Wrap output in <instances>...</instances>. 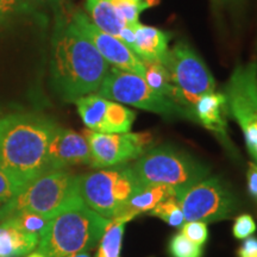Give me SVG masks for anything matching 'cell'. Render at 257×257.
Instances as JSON below:
<instances>
[{
  "instance_id": "12",
  "label": "cell",
  "mask_w": 257,
  "mask_h": 257,
  "mask_svg": "<svg viewBox=\"0 0 257 257\" xmlns=\"http://www.w3.org/2000/svg\"><path fill=\"white\" fill-rule=\"evenodd\" d=\"M69 22L83 37L91 42L108 64L113 66L114 68L144 76L146 67L143 61L135 55L119 38L106 34L96 28L85 12L75 11Z\"/></svg>"
},
{
  "instance_id": "27",
  "label": "cell",
  "mask_w": 257,
  "mask_h": 257,
  "mask_svg": "<svg viewBox=\"0 0 257 257\" xmlns=\"http://www.w3.org/2000/svg\"><path fill=\"white\" fill-rule=\"evenodd\" d=\"M169 255L172 257H202V246L186 238L181 232L176 233L169 240Z\"/></svg>"
},
{
  "instance_id": "16",
  "label": "cell",
  "mask_w": 257,
  "mask_h": 257,
  "mask_svg": "<svg viewBox=\"0 0 257 257\" xmlns=\"http://www.w3.org/2000/svg\"><path fill=\"white\" fill-rule=\"evenodd\" d=\"M169 198H178L175 189L166 185H144L137 189L136 193L127 201L126 206L121 214L117 218H121L125 221H130L135 217L154 210L160 202Z\"/></svg>"
},
{
  "instance_id": "28",
  "label": "cell",
  "mask_w": 257,
  "mask_h": 257,
  "mask_svg": "<svg viewBox=\"0 0 257 257\" xmlns=\"http://www.w3.org/2000/svg\"><path fill=\"white\" fill-rule=\"evenodd\" d=\"M181 233L194 244L204 246L208 238L207 224L204 221H186L181 226Z\"/></svg>"
},
{
  "instance_id": "5",
  "label": "cell",
  "mask_w": 257,
  "mask_h": 257,
  "mask_svg": "<svg viewBox=\"0 0 257 257\" xmlns=\"http://www.w3.org/2000/svg\"><path fill=\"white\" fill-rule=\"evenodd\" d=\"M131 166L142 186L166 185L175 189L178 195L210 176L206 165L172 146L150 148Z\"/></svg>"
},
{
  "instance_id": "29",
  "label": "cell",
  "mask_w": 257,
  "mask_h": 257,
  "mask_svg": "<svg viewBox=\"0 0 257 257\" xmlns=\"http://www.w3.org/2000/svg\"><path fill=\"white\" fill-rule=\"evenodd\" d=\"M256 231V223L250 214H240L234 219L232 226V233L234 238L244 240L251 237Z\"/></svg>"
},
{
  "instance_id": "10",
  "label": "cell",
  "mask_w": 257,
  "mask_h": 257,
  "mask_svg": "<svg viewBox=\"0 0 257 257\" xmlns=\"http://www.w3.org/2000/svg\"><path fill=\"white\" fill-rule=\"evenodd\" d=\"M186 221L229 219L238 208L236 195L216 176H207L178 195Z\"/></svg>"
},
{
  "instance_id": "26",
  "label": "cell",
  "mask_w": 257,
  "mask_h": 257,
  "mask_svg": "<svg viewBox=\"0 0 257 257\" xmlns=\"http://www.w3.org/2000/svg\"><path fill=\"white\" fill-rule=\"evenodd\" d=\"M34 6L25 0H0V29L8 27L16 19L34 11Z\"/></svg>"
},
{
  "instance_id": "1",
  "label": "cell",
  "mask_w": 257,
  "mask_h": 257,
  "mask_svg": "<svg viewBox=\"0 0 257 257\" xmlns=\"http://www.w3.org/2000/svg\"><path fill=\"white\" fill-rule=\"evenodd\" d=\"M110 70L99 51L69 21L60 19L51 38L50 74L54 88L64 101L98 92Z\"/></svg>"
},
{
  "instance_id": "22",
  "label": "cell",
  "mask_w": 257,
  "mask_h": 257,
  "mask_svg": "<svg viewBox=\"0 0 257 257\" xmlns=\"http://www.w3.org/2000/svg\"><path fill=\"white\" fill-rule=\"evenodd\" d=\"M144 67H146V73L143 78L147 85L157 94L174 101V87L165 64L161 62H147L144 63Z\"/></svg>"
},
{
  "instance_id": "35",
  "label": "cell",
  "mask_w": 257,
  "mask_h": 257,
  "mask_svg": "<svg viewBox=\"0 0 257 257\" xmlns=\"http://www.w3.org/2000/svg\"><path fill=\"white\" fill-rule=\"evenodd\" d=\"M27 257H46L43 255V253L40 252V251H35V252H30L28 253Z\"/></svg>"
},
{
  "instance_id": "8",
  "label": "cell",
  "mask_w": 257,
  "mask_h": 257,
  "mask_svg": "<svg viewBox=\"0 0 257 257\" xmlns=\"http://www.w3.org/2000/svg\"><path fill=\"white\" fill-rule=\"evenodd\" d=\"M96 94L108 100L134 106L165 118H185L192 120L191 114L185 108L169 98L154 92L147 85L143 76L114 67L108 70Z\"/></svg>"
},
{
  "instance_id": "36",
  "label": "cell",
  "mask_w": 257,
  "mask_h": 257,
  "mask_svg": "<svg viewBox=\"0 0 257 257\" xmlns=\"http://www.w3.org/2000/svg\"><path fill=\"white\" fill-rule=\"evenodd\" d=\"M214 2H218L219 4H232V3L238 2V0H214Z\"/></svg>"
},
{
  "instance_id": "18",
  "label": "cell",
  "mask_w": 257,
  "mask_h": 257,
  "mask_svg": "<svg viewBox=\"0 0 257 257\" xmlns=\"http://www.w3.org/2000/svg\"><path fill=\"white\" fill-rule=\"evenodd\" d=\"M85 9L96 28L117 38L125 25H127L118 15L111 0H86Z\"/></svg>"
},
{
  "instance_id": "7",
  "label": "cell",
  "mask_w": 257,
  "mask_h": 257,
  "mask_svg": "<svg viewBox=\"0 0 257 257\" xmlns=\"http://www.w3.org/2000/svg\"><path fill=\"white\" fill-rule=\"evenodd\" d=\"M163 64L174 87V101L192 117V108L198 99L216 91V80L211 70L185 41H179L168 50Z\"/></svg>"
},
{
  "instance_id": "11",
  "label": "cell",
  "mask_w": 257,
  "mask_h": 257,
  "mask_svg": "<svg viewBox=\"0 0 257 257\" xmlns=\"http://www.w3.org/2000/svg\"><path fill=\"white\" fill-rule=\"evenodd\" d=\"M91 152V167L96 169L127 165L143 156L153 146L154 137L149 133L101 134L83 131Z\"/></svg>"
},
{
  "instance_id": "20",
  "label": "cell",
  "mask_w": 257,
  "mask_h": 257,
  "mask_svg": "<svg viewBox=\"0 0 257 257\" xmlns=\"http://www.w3.org/2000/svg\"><path fill=\"white\" fill-rule=\"evenodd\" d=\"M136 112L127 108L119 102L108 100L106 113L102 120L101 134H125L130 133L135 119Z\"/></svg>"
},
{
  "instance_id": "21",
  "label": "cell",
  "mask_w": 257,
  "mask_h": 257,
  "mask_svg": "<svg viewBox=\"0 0 257 257\" xmlns=\"http://www.w3.org/2000/svg\"><path fill=\"white\" fill-rule=\"evenodd\" d=\"M125 224L126 221L121 218H114L108 223L98 244L96 257H120Z\"/></svg>"
},
{
  "instance_id": "24",
  "label": "cell",
  "mask_w": 257,
  "mask_h": 257,
  "mask_svg": "<svg viewBox=\"0 0 257 257\" xmlns=\"http://www.w3.org/2000/svg\"><path fill=\"white\" fill-rule=\"evenodd\" d=\"M118 15L127 25L140 23V15L160 4V0H111Z\"/></svg>"
},
{
  "instance_id": "2",
  "label": "cell",
  "mask_w": 257,
  "mask_h": 257,
  "mask_svg": "<svg viewBox=\"0 0 257 257\" xmlns=\"http://www.w3.org/2000/svg\"><path fill=\"white\" fill-rule=\"evenodd\" d=\"M57 124L40 113L0 118V170L19 192L48 170V148Z\"/></svg>"
},
{
  "instance_id": "14",
  "label": "cell",
  "mask_w": 257,
  "mask_h": 257,
  "mask_svg": "<svg viewBox=\"0 0 257 257\" xmlns=\"http://www.w3.org/2000/svg\"><path fill=\"white\" fill-rule=\"evenodd\" d=\"M226 115V99L224 93L216 91L200 96L192 108L193 121H198L207 130L218 135L227 149L233 153L232 143L227 136Z\"/></svg>"
},
{
  "instance_id": "31",
  "label": "cell",
  "mask_w": 257,
  "mask_h": 257,
  "mask_svg": "<svg viewBox=\"0 0 257 257\" xmlns=\"http://www.w3.org/2000/svg\"><path fill=\"white\" fill-rule=\"evenodd\" d=\"M246 185L250 197L257 202V165L255 162L249 163L246 172Z\"/></svg>"
},
{
  "instance_id": "3",
  "label": "cell",
  "mask_w": 257,
  "mask_h": 257,
  "mask_svg": "<svg viewBox=\"0 0 257 257\" xmlns=\"http://www.w3.org/2000/svg\"><path fill=\"white\" fill-rule=\"evenodd\" d=\"M110 221L91 210L79 197L50 218L40 237L38 251L46 257L87 252L98 245Z\"/></svg>"
},
{
  "instance_id": "23",
  "label": "cell",
  "mask_w": 257,
  "mask_h": 257,
  "mask_svg": "<svg viewBox=\"0 0 257 257\" xmlns=\"http://www.w3.org/2000/svg\"><path fill=\"white\" fill-rule=\"evenodd\" d=\"M4 220H8L11 224H14L17 229L23 231V232L32 234V236H37L40 238L48 226L50 218L34 213V212L22 211L12 214V216L8 217Z\"/></svg>"
},
{
  "instance_id": "9",
  "label": "cell",
  "mask_w": 257,
  "mask_h": 257,
  "mask_svg": "<svg viewBox=\"0 0 257 257\" xmlns=\"http://www.w3.org/2000/svg\"><path fill=\"white\" fill-rule=\"evenodd\" d=\"M227 115L239 125L246 149L257 165V62L238 63L224 88Z\"/></svg>"
},
{
  "instance_id": "32",
  "label": "cell",
  "mask_w": 257,
  "mask_h": 257,
  "mask_svg": "<svg viewBox=\"0 0 257 257\" xmlns=\"http://www.w3.org/2000/svg\"><path fill=\"white\" fill-rule=\"evenodd\" d=\"M237 257H257V237L244 239L237 250Z\"/></svg>"
},
{
  "instance_id": "15",
  "label": "cell",
  "mask_w": 257,
  "mask_h": 257,
  "mask_svg": "<svg viewBox=\"0 0 257 257\" xmlns=\"http://www.w3.org/2000/svg\"><path fill=\"white\" fill-rule=\"evenodd\" d=\"M131 27L134 28L135 40H136L135 55L140 57L144 63H163L169 50V41L172 40V34L141 23L131 25Z\"/></svg>"
},
{
  "instance_id": "25",
  "label": "cell",
  "mask_w": 257,
  "mask_h": 257,
  "mask_svg": "<svg viewBox=\"0 0 257 257\" xmlns=\"http://www.w3.org/2000/svg\"><path fill=\"white\" fill-rule=\"evenodd\" d=\"M149 213L152 216L160 218L161 220L169 224L170 226L179 227V229H181V226L186 221L184 212H182V208L180 206L178 198H169L165 201L160 202Z\"/></svg>"
},
{
  "instance_id": "19",
  "label": "cell",
  "mask_w": 257,
  "mask_h": 257,
  "mask_svg": "<svg viewBox=\"0 0 257 257\" xmlns=\"http://www.w3.org/2000/svg\"><path fill=\"white\" fill-rule=\"evenodd\" d=\"M74 102L78 108L79 115L88 130L100 133L102 120H104L106 108L108 105V99L93 93V94L81 96Z\"/></svg>"
},
{
  "instance_id": "17",
  "label": "cell",
  "mask_w": 257,
  "mask_h": 257,
  "mask_svg": "<svg viewBox=\"0 0 257 257\" xmlns=\"http://www.w3.org/2000/svg\"><path fill=\"white\" fill-rule=\"evenodd\" d=\"M40 238L25 233L8 220L0 221V257H22L37 248Z\"/></svg>"
},
{
  "instance_id": "4",
  "label": "cell",
  "mask_w": 257,
  "mask_h": 257,
  "mask_svg": "<svg viewBox=\"0 0 257 257\" xmlns=\"http://www.w3.org/2000/svg\"><path fill=\"white\" fill-rule=\"evenodd\" d=\"M79 176L67 169L47 170L29 182L14 198L0 207V221L27 211L51 218L78 199Z\"/></svg>"
},
{
  "instance_id": "6",
  "label": "cell",
  "mask_w": 257,
  "mask_h": 257,
  "mask_svg": "<svg viewBox=\"0 0 257 257\" xmlns=\"http://www.w3.org/2000/svg\"><path fill=\"white\" fill-rule=\"evenodd\" d=\"M133 166L121 165L80 175L79 195L87 206L108 220L119 217L141 187Z\"/></svg>"
},
{
  "instance_id": "34",
  "label": "cell",
  "mask_w": 257,
  "mask_h": 257,
  "mask_svg": "<svg viewBox=\"0 0 257 257\" xmlns=\"http://www.w3.org/2000/svg\"><path fill=\"white\" fill-rule=\"evenodd\" d=\"M25 2L30 3L32 6H34V4H38L42 6H49V8L59 10L61 8V5H62L63 0H25Z\"/></svg>"
},
{
  "instance_id": "13",
  "label": "cell",
  "mask_w": 257,
  "mask_h": 257,
  "mask_svg": "<svg viewBox=\"0 0 257 257\" xmlns=\"http://www.w3.org/2000/svg\"><path fill=\"white\" fill-rule=\"evenodd\" d=\"M82 165H91V152L86 137L57 125L48 148V170Z\"/></svg>"
},
{
  "instance_id": "30",
  "label": "cell",
  "mask_w": 257,
  "mask_h": 257,
  "mask_svg": "<svg viewBox=\"0 0 257 257\" xmlns=\"http://www.w3.org/2000/svg\"><path fill=\"white\" fill-rule=\"evenodd\" d=\"M18 191L6 174L0 170V207L9 202L17 194Z\"/></svg>"
},
{
  "instance_id": "33",
  "label": "cell",
  "mask_w": 257,
  "mask_h": 257,
  "mask_svg": "<svg viewBox=\"0 0 257 257\" xmlns=\"http://www.w3.org/2000/svg\"><path fill=\"white\" fill-rule=\"evenodd\" d=\"M119 40L135 54V47H136V40H135V31L131 25H125L123 30L119 34Z\"/></svg>"
}]
</instances>
